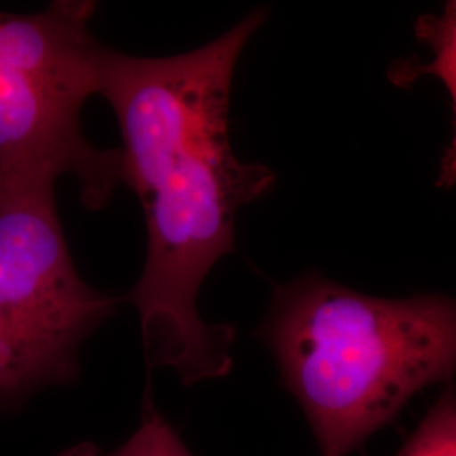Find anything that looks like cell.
<instances>
[{"label":"cell","instance_id":"5","mask_svg":"<svg viewBox=\"0 0 456 456\" xmlns=\"http://www.w3.org/2000/svg\"><path fill=\"white\" fill-rule=\"evenodd\" d=\"M416 37L431 49L428 63L399 61L389 69V80L409 86L421 77L438 78L452 100L453 135L441 158L438 186H456V0L448 2L441 14H426L416 20Z\"/></svg>","mask_w":456,"mask_h":456},{"label":"cell","instance_id":"1","mask_svg":"<svg viewBox=\"0 0 456 456\" xmlns=\"http://www.w3.org/2000/svg\"><path fill=\"white\" fill-rule=\"evenodd\" d=\"M264 22L257 9L181 54L103 46L98 58V95L122 134V180L146 220V261L126 301L139 314L147 370L171 369L188 387L232 370L235 326L205 322L198 294L235 250L239 210L276 184L267 166L240 161L230 144L235 68Z\"/></svg>","mask_w":456,"mask_h":456},{"label":"cell","instance_id":"4","mask_svg":"<svg viewBox=\"0 0 456 456\" xmlns=\"http://www.w3.org/2000/svg\"><path fill=\"white\" fill-rule=\"evenodd\" d=\"M54 184L0 178V416L43 389L73 386L83 343L126 301L78 273Z\"/></svg>","mask_w":456,"mask_h":456},{"label":"cell","instance_id":"3","mask_svg":"<svg viewBox=\"0 0 456 456\" xmlns=\"http://www.w3.org/2000/svg\"><path fill=\"white\" fill-rule=\"evenodd\" d=\"M95 11V2L56 0L36 14L0 12V178L73 176L88 210L124 183L120 149L94 146L80 122L98 95Z\"/></svg>","mask_w":456,"mask_h":456},{"label":"cell","instance_id":"7","mask_svg":"<svg viewBox=\"0 0 456 456\" xmlns=\"http://www.w3.org/2000/svg\"><path fill=\"white\" fill-rule=\"evenodd\" d=\"M395 456H456V391L448 387Z\"/></svg>","mask_w":456,"mask_h":456},{"label":"cell","instance_id":"6","mask_svg":"<svg viewBox=\"0 0 456 456\" xmlns=\"http://www.w3.org/2000/svg\"><path fill=\"white\" fill-rule=\"evenodd\" d=\"M54 456H193L176 428L158 408L151 382L142 397L137 429L115 450H103L92 441H82L61 450Z\"/></svg>","mask_w":456,"mask_h":456},{"label":"cell","instance_id":"2","mask_svg":"<svg viewBox=\"0 0 456 456\" xmlns=\"http://www.w3.org/2000/svg\"><path fill=\"white\" fill-rule=\"evenodd\" d=\"M257 337L320 456H348L456 374V297L387 299L305 274L277 286Z\"/></svg>","mask_w":456,"mask_h":456}]
</instances>
